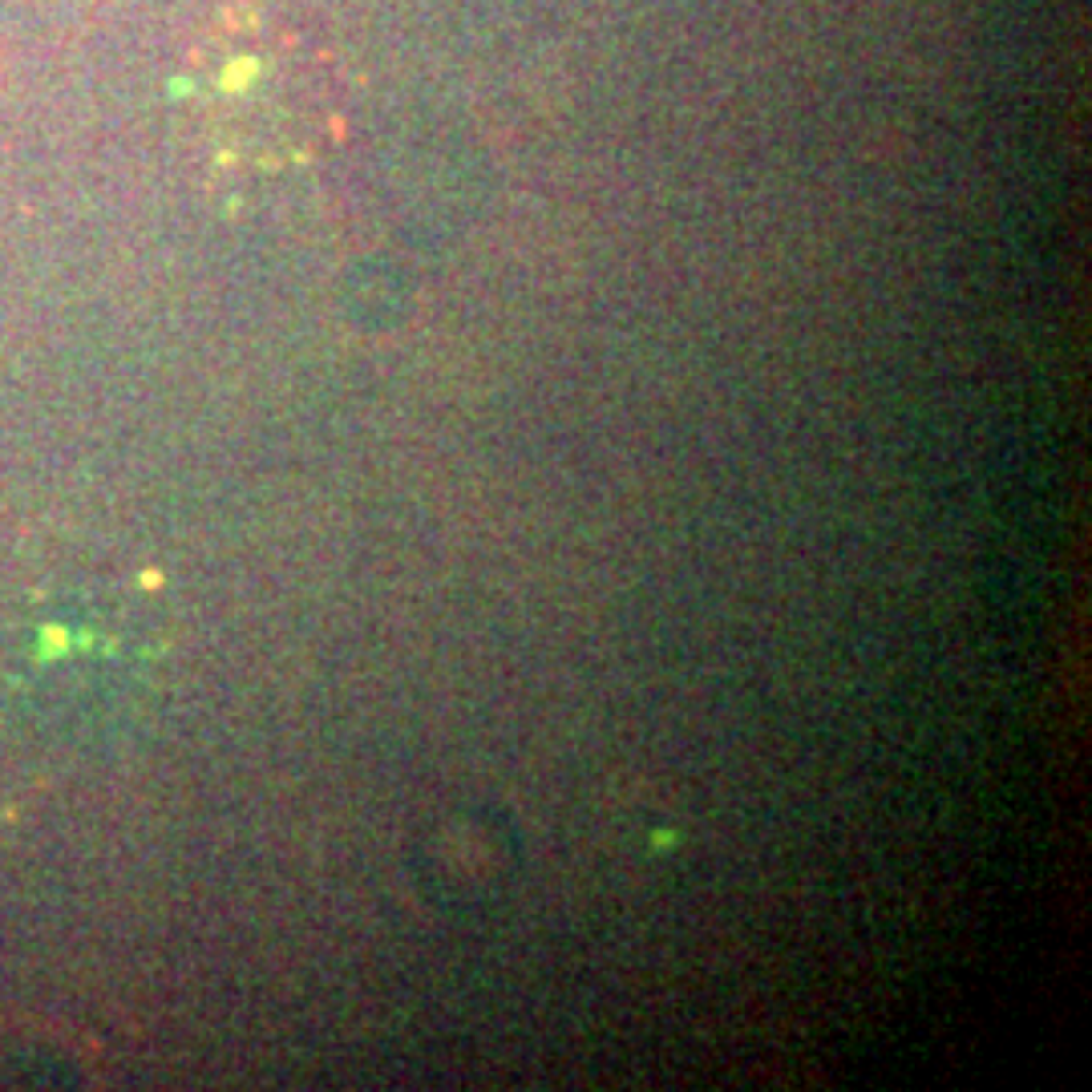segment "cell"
<instances>
[{
  "label": "cell",
  "mask_w": 1092,
  "mask_h": 1092,
  "mask_svg": "<svg viewBox=\"0 0 1092 1092\" xmlns=\"http://www.w3.org/2000/svg\"><path fill=\"white\" fill-rule=\"evenodd\" d=\"M182 106L215 166L279 170L324 150L345 85L328 41L284 0H223L191 45Z\"/></svg>",
  "instance_id": "cell-1"
}]
</instances>
